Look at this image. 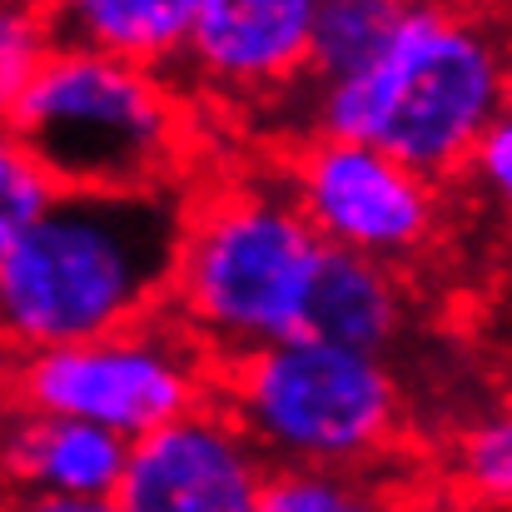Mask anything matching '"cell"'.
Instances as JSON below:
<instances>
[{
	"mask_svg": "<svg viewBox=\"0 0 512 512\" xmlns=\"http://www.w3.org/2000/svg\"><path fill=\"white\" fill-rule=\"evenodd\" d=\"M189 199L60 189L0 264V334L30 353L125 334L174 294Z\"/></svg>",
	"mask_w": 512,
	"mask_h": 512,
	"instance_id": "6da1fadb",
	"label": "cell"
},
{
	"mask_svg": "<svg viewBox=\"0 0 512 512\" xmlns=\"http://www.w3.org/2000/svg\"><path fill=\"white\" fill-rule=\"evenodd\" d=\"M512 105V50L488 20L403 5L383 50L348 80L319 85V140L373 145L423 179L473 160Z\"/></svg>",
	"mask_w": 512,
	"mask_h": 512,
	"instance_id": "7a4b0ae2",
	"label": "cell"
},
{
	"mask_svg": "<svg viewBox=\"0 0 512 512\" xmlns=\"http://www.w3.org/2000/svg\"><path fill=\"white\" fill-rule=\"evenodd\" d=\"M329 244L304 219L289 179H234L189 204L174 274L179 324L219 353L299 339Z\"/></svg>",
	"mask_w": 512,
	"mask_h": 512,
	"instance_id": "3957f363",
	"label": "cell"
},
{
	"mask_svg": "<svg viewBox=\"0 0 512 512\" xmlns=\"http://www.w3.org/2000/svg\"><path fill=\"white\" fill-rule=\"evenodd\" d=\"M10 130L55 189H165L184 155V115L165 80L90 50H55Z\"/></svg>",
	"mask_w": 512,
	"mask_h": 512,
	"instance_id": "277c9868",
	"label": "cell"
},
{
	"mask_svg": "<svg viewBox=\"0 0 512 512\" xmlns=\"http://www.w3.org/2000/svg\"><path fill=\"white\" fill-rule=\"evenodd\" d=\"M229 413L279 468H363L398 433V378L373 353L299 334L234 363Z\"/></svg>",
	"mask_w": 512,
	"mask_h": 512,
	"instance_id": "5b68a950",
	"label": "cell"
},
{
	"mask_svg": "<svg viewBox=\"0 0 512 512\" xmlns=\"http://www.w3.org/2000/svg\"><path fill=\"white\" fill-rule=\"evenodd\" d=\"M30 413L95 423L125 443L204 408V343L179 319H145L125 334L30 353L20 368Z\"/></svg>",
	"mask_w": 512,
	"mask_h": 512,
	"instance_id": "8992f818",
	"label": "cell"
},
{
	"mask_svg": "<svg viewBox=\"0 0 512 512\" xmlns=\"http://www.w3.org/2000/svg\"><path fill=\"white\" fill-rule=\"evenodd\" d=\"M289 184L304 219L329 249H348L378 264L423 249L438 229L433 179L373 145L319 140L299 155Z\"/></svg>",
	"mask_w": 512,
	"mask_h": 512,
	"instance_id": "52a82bcc",
	"label": "cell"
},
{
	"mask_svg": "<svg viewBox=\"0 0 512 512\" xmlns=\"http://www.w3.org/2000/svg\"><path fill=\"white\" fill-rule=\"evenodd\" d=\"M274 468L229 408H199L130 448L120 512H259Z\"/></svg>",
	"mask_w": 512,
	"mask_h": 512,
	"instance_id": "ba28073f",
	"label": "cell"
},
{
	"mask_svg": "<svg viewBox=\"0 0 512 512\" xmlns=\"http://www.w3.org/2000/svg\"><path fill=\"white\" fill-rule=\"evenodd\" d=\"M319 0H199L189 60L214 85L269 90L309 65Z\"/></svg>",
	"mask_w": 512,
	"mask_h": 512,
	"instance_id": "9c48e42d",
	"label": "cell"
},
{
	"mask_svg": "<svg viewBox=\"0 0 512 512\" xmlns=\"http://www.w3.org/2000/svg\"><path fill=\"white\" fill-rule=\"evenodd\" d=\"M130 448L135 443H125L95 423L25 413L0 428V473L20 493L115 503L120 483L130 473Z\"/></svg>",
	"mask_w": 512,
	"mask_h": 512,
	"instance_id": "30bf717a",
	"label": "cell"
},
{
	"mask_svg": "<svg viewBox=\"0 0 512 512\" xmlns=\"http://www.w3.org/2000/svg\"><path fill=\"white\" fill-rule=\"evenodd\" d=\"M398 329H403V284H398V274L378 259L329 249L324 264H319V279H314L304 334L383 358V348L398 339Z\"/></svg>",
	"mask_w": 512,
	"mask_h": 512,
	"instance_id": "8fae6325",
	"label": "cell"
},
{
	"mask_svg": "<svg viewBox=\"0 0 512 512\" xmlns=\"http://www.w3.org/2000/svg\"><path fill=\"white\" fill-rule=\"evenodd\" d=\"M199 0H70L50 10L60 50H90L125 65H160L189 50Z\"/></svg>",
	"mask_w": 512,
	"mask_h": 512,
	"instance_id": "7c38bea8",
	"label": "cell"
},
{
	"mask_svg": "<svg viewBox=\"0 0 512 512\" xmlns=\"http://www.w3.org/2000/svg\"><path fill=\"white\" fill-rule=\"evenodd\" d=\"M398 10L403 5H393V0H319L314 45H309V70L319 75V85L358 75L383 50Z\"/></svg>",
	"mask_w": 512,
	"mask_h": 512,
	"instance_id": "4fadbf2b",
	"label": "cell"
},
{
	"mask_svg": "<svg viewBox=\"0 0 512 512\" xmlns=\"http://www.w3.org/2000/svg\"><path fill=\"white\" fill-rule=\"evenodd\" d=\"M259 512H398V503L363 468H274Z\"/></svg>",
	"mask_w": 512,
	"mask_h": 512,
	"instance_id": "5bb4252c",
	"label": "cell"
},
{
	"mask_svg": "<svg viewBox=\"0 0 512 512\" xmlns=\"http://www.w3.org/2000/svg\"><path fill=\"white\" fill-rule=\"evenodd\" d=\"M55 50L60 45H55L50 10L0 0V120L5 125L30 95V85L40 80V70L55 60Z\"/></svg>",
	"mask_w": 512,
	"mask_h": 512,
	"instance_id": "9a60e30c",
	"label": "cell"
},
{
	"mask_svg": "<svg viewBox=\"0 0 512 512\" xmlns=\"http://www.w3.org/2000/svg\"><path fill=\"white\" fill-rule=\"evenodd\" d=\"M458 473L463 483L483 498V503H498L512 508V408L483 418L463 448H458Z\"/></svg>",
	"mask_w": 512,
	"mask_h": 512,
	"instance_id": "2e32d148",
	"label": "cell"
},
{
	"mask_svg": "<svg viewBox=\"0 0 512 512\" xmlns=\"http://www.w3.org/2000/svg\"><path fill=\"white\" fill-rule=\"evenodd\" d=\"M55 194H60V189H55V179L35 165V170L25 174V179L0 199V264L15 254V244L25 239V229H30V224L55 204Z\"/></svg>",
	"mask_w": 512,
	"mask_h": 512,
	"instance_id": "e0dca14e",
	"label": "cell"
},
{
	"mask_svg": "<svg viewBox=\"0 0 512 512\" xmlns=\"http://www.w3.org/2000/svg\"><path fill=\"white\" fill-rule=\"evenodd\" d=\"M473 179H478V189L503 209L512 214V105L488 125V135L478 140V150H473Z\"/></svg>",
	"mask_w": 512,
	"mask_h": 512,
	"instance_id": "ac0fdd59",
	"label": "cell"
},
{
	"mask_svg": "<svg viewBox=\"0 0 512 512\" xmlns=\"http://www.w3.org/2000/svg\"><path fill=\"white\" fill-rule=\"evenodd\" d=\"M30 170H35V160L25 155V145L15 140V130L0 120V199H5V194H10Z\"/></svg>",
	"mask_w": 512,
	"mask_h": 512,
	"instance_id": "d6986e66",
	"label": "cell"
},
{
	"mask_svg": "<svg viewBox=\"0 0 512 512\" xmlns=\"http://www.w3.org/2000/svg\"><path fill=\"white\" fill-rule=\"evenodd\" d=\"M10 512H120L115 503H85V498H45V493H20Z\"/></svg>",
	"mask_w": 512,
	"mask_h": 512,
	"instance_id": "ffe728a7",
	"label": "cell"
}]
</instances>
